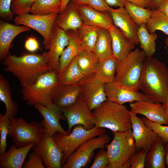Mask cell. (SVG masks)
Instances as JSON below:
<instances>
[{
    "label": "cell",
    "instance_id": "1",
    "mask_svg": "<svg viewBox=\"0 0 168 168\" xmlns=\"http://www.w3.org/2000/svg\"><path fill=\"white\" fill-rule=\"evenodd\" d=\"M2 64L3 70L16 77L22 87L33 85L41 75L50 71L46 52L26 53L19 56L9 54Z\"/></svg>",
    "mask_w": 168,
    "mask_h": 168
},
{
    "label": "cell",
    "instance_id": "2",
    "mask_svg": "<svg viewBox=\"0 0 168 168\" xmlns=\"http://www.w3.org/2000/svg\"><path fill=\"white\" fill-rule=\"evenodd\" d=\"M147 99L155 103L168 101V68L158 59L146 57L138 86Z\"/></svg>",
    "mask_w": 168,
    "mask_h": 168
},
{
    "label": "cell",
    "instance_id": "3",
    "mask_svg": "<svg viewBox=\"0 0 168 168\" xmlns=\"http://www.w3.org/2000/svg\"><path fill=\"white\" fill-rule=\"evenodd\" d=\"M92 112L96 128H107L112 132H122L131 129L130 111L123 105L108 100Z\"/></svg>",
    "mask_w": 168,
    "mask_h": 168
},
{
    "label": "cell",
    "instance_id": "4",
    "mask_svg": "<svg viewBox=\"0 0 168 168\" xmlns=\"http://www.w3.org/2000/svg\"><path fill=\"white\" fill-rule=\"evenodd\" d=\"M112 132L113 139L105 146L109 158L108 168H129L130 158L137 151L132 129Z\"/></svg>",
    "mask_w": 168,
    "mask_h": 168
},
{
    "label": "cell",
    "instance_id": "5",
    "mask_svg": "<svg viewBox=\"0 0 168 168\" xmlns=\"http://www.w3.org/2000/svg\"><path fill=\"white\" fill-rule=\"evenodd\" d=\"M146 56L142 50L136 48L119 61L114 82L130 89L139 90L143 63Z\"/></svg>",
    "mask_w": 168,
    "mask_h": 168
},
{
    "label": "cell",
    "instance_id": "6",
    "mask_svg": "<svg viewBox=\"0 0 168 168\" xmlns=\"http://www.w3.org/2000/svg\"><path fill=\"white\" fill-rule=\"evenodd\" d=\"M60 83L58 73L55 71L46 72L33 85L22 87L23 100L30 106L37 104L46 105L51 103L52 92Z\"/></svg>",
    "mask_w": 168,
    "mask_h": 168
},
{
    "label": "cell",
    "instance_id": "7",
    "mask_svg": "<svg viewBox=\"0 0 168 168\" xmlns=\"http://www.w3.org/2000/svg\"><path fill=\"white\" fill-rule=\"evenodd\" d=\"M105 132L104 128L95 127L91 129L87 130L82 125L78 124L74 126L72 132L68 135L55 133L52 137L63 153L62 166L68 157L85 141L91 138L102 135Z\"/></svg>",
    "mask_w": 168,
    "mask_h": 168
},
{
    "label": "cell",
    "instance_id": "8",
    "mask_svg": "<svg viewBox=\"0 0 168 168\" xmlns=\"http://www.w3.org/2000/svg\"><path fill=\"white\" fill-rule=\"evenodd\" d=\"M10 119L8 134L17 148L38 142L44 133L42 126L37 122L33 121L29 124L21 117Z\"/></svg>",
    "mask_w": 168,
    "mask_h": 168
},
{
    "label": "cell",
    "instance_id": "9",
    "mask_svg": "<svg viewBox=\"0 0 168 168\" xmlns=\"http://www.w3.org/2000/svg\"><path fill=\"white\" fill-rule=\"evenodd\" d=\"M110 140V137L105 133L89 139L68 157L62 168H81L86 166L93 157L94 151L104 148Z\"/></svg>",
    "mask_w": 168,
    "mask_h": 168
},
{
    "label": "cell",
    "instance_id": "10",
    "mask_svg": "<svg viewBox=\"0 0 168 168\" xmlns=\"http://www.w3.org/2000/svg\"><path fill=\"white\" fill-rule=\"evenodd\" d=\"M58 16L57 13L47 14L24 13L16 15L13 21L15 25H23L33 29L43 37V44L47 50L53 27Z\"/></svg>",
    "mask_w": 168,
    "mask_h": 168
},
{
    "label": "cell",
    "instance_id": "11",
    "mask_svg": "<svg viewBox=\"0 0 168 168\" xmlns=\"http://www.w3.org/2000/svg\"><path fill=\"white\" fill-rule=\"evenodd\" d=\"M61 109L67 121L68 134L72 127L77 125H82L87 130L95 127L96 121L93 113L81 94L73 105Z\"/></svg>",
    "mask_w": 168,
    "mask_h": 168
},
{
    "label": "cell",
    "instance_id": "12",
    "mask_svg": "<svg viewBox=\"0 0 168 168\" xmlns=\"http://www.w3.org/2000/svg\"><path fill=\"white\" fill-rule=\"evenodd\" d=\"M32 148L40 156L46 168H61L63 153L53 137L43 133Z\"/></svg>",
    "mask_w": 168,
    "mask_h": 168
},
{
    "label": "cell",
    "instance_id": "13",
    "mask_svg": "<svg viewBox=\"0 0 168 168\" xmlns=\"http://www.w3.org/2000/svg\"><path fill=\"white\" fill-rule=\"evenodd\" d=\"M78 84L81 89V94L91 111L108 100L105 84L96 80L94 73L84 77Z\"/></svg>",
    "mask_w": 168,
    "mask_h": 168
},
{
    "label": "cell",
    "instance_id": "14",
    "mask_svg": "<svg viewBox=\"0 0 168 168\" xmlns=\"http://www.w3.org/2000/svg\"><path fill=\"white\" fill-rule=\"evenodd\" d=\"M34 107L44 118L40 123L44 133L52 136L56 132L68 134V131L64 129L59 123L60 120H66L61 109L53 103L46 105L37 104Z\"/></svg>",
    "mask_w": 168,
    "mask_h": 168
},
{
    "label": "cell",
    "instance_id": "15",
    "mask_svg": "<svg viewBox=\"0 0 168 168\" xmlns=\"http://www.w3.org/2000/svg\"><path fill=\"white\" fill-rule=\"evenodd\" d=\"M70 37L67 33L55 23L53 27L50 42L46 52L50 71L59 72V58L63 50L68 45Z\"/></svg>",
    "mask_w": 168,
    "mask_h": 168
},
{
    "label": "cell",
    "instance_id": "16",
    "mask_svg": "<svg viewBox=\"0 0 168 168\" xmlns=\"http://www.w3.org/2000/svg\"><path fill=\"white\" fill-rule=\"evenodd\" d=\"M130 115L133 136L137 150L149 149L159 136L146 126L142 119L138 117L136 114L130 111Z\"/></svg>",
    "mask_w": 168,
    "mask_h": 168
},
{
    "label": "cell",
    "instance_id": "17",
    "mask_svg": "<svg viewBox=\"0 0 168 168\" xmlns=\"http://www.w3.org/2000/svg\"><path fill=\"white\" fill-rule=\"evenodd\" d=\"M109 13L113 24L118 28L125 37L135 45L139 44L138 32V27L124 7L113 9Z\"/></svg>",
    "mask_w": 168,
    "mask_h": 168
},
{
    "label": "cell",
    "instance_id": "18",
    "mask_svg": "<svg viewBox=\"0 0 168 168\" xmlns=\"http://www.w3.org/2000/svg\"><path fill=\"white\" fill-rule=\"evenodd\" d=\"M104 87L108 100L121 105L148 99L138 90L129 89L114 81L105 84Z\"/></svg>",
    "mask_w": 168,
    "mask_h": 168
},
{
    "label": "cell",
    "instance_id": "19",
    "mask_svg": "<svg viewBox=\"0 0 168 168\" xmlns=\"http://www.w3.org/2000/svg\"><path fill=\"white\" fill-rule=\"evenodd\" d=\"M130 106V111L132 113L142 115L155 123L168 125L161 103H155L147 99L131 103Z\"/></svg>",
    "mask_w": 168,
    "mask_h": 168
},
{
    "label": "cell",
    "instance_id": "20",
    "mask_svg": "<svg viewBox=\"0 0 168 168\" xmlns=\"http://www.w3.org/2000/svg\"><path fill=\"white\" fill-rule=\"evenodd\" d=\"M81 94V89L78 83L68 85L60 83L52 92V102L61 109L67 108L76 102Z\"/></svg>",
    "mask_w": 168,
    "mask_h": 168
},
{
    "label": "cell",
    "instance_id": "21",
    "mask_svg": "<svg viewBox=\"0 0 168 168\" xmlns=\"http://www.w3.org/2000/svg\"><path fill=\"white\" fill-rule=\"evenodd\" d=\"M30 28L26 26L13 25L0 20V60L3 61L9 54L11 44L14 39L22 32L29 31Z\"/></svg>",
    "mask_w": 168,
    "mask_h": 168
},
{
    "label": "cell",
    "instance_id": "22",
    "mask_svg": "<svg viewBox=\"0 0 168 168\" xmlns=\"http://www.w3.org/2000/svg\"><path fill=\"white\" fill-rule=\"evenodd\" d=\"M55 24L65 32L76 31L80 29L84 23L77 5L72 2L68 3L58 15Z\"/></svg>",
    "mask_w": 168,
    "mask_h": 168
},
{
    "label": "cell",
    "instance_id": "23",
    "mask_svg": "<svg viewBox=\"0 0 168 168\" xmlns=\"http://www.w3.org/2000/svg\"><path fill=\"white\" fill-rule=\"evenodd\" d=\"M77 6L84 24L108 29L113 24L111 17L108 12L97 10L86 5Z\"/></svg>",
    "mask_w": 168,
    "mask_h": 168
},
{
    "label": "cell",
    "instance_id": "24",
    "mask_svg": "<svg viewBox=\"0 0 168 168\" xmlns=\"http://www.w3.org/2000/svg\"><path fill=\"white\" fill-rule=\"evenodd\" d=\"M109 30L111 37L112 55L120 61L133 50L135 44L128 40L120 30L113 24Z\"/></svg>",
    "mask_w": 168,
    "mask_h": 168
},
{
    "label": "cell",
    "instance_id": "25",
    "mask_svg": "<svg viewBox=\"0 0 168 168\" xmlns=\"http://www.w3.org/2000/svg\"><path fill=\"white\" fill-rule=\"evenodd\" d=\"M35 143L24 147L17 148L13 144L6 152L0 156V168H21L28 153Z\"/></svg>",
    "mask_w": 168,
    "mask_h": 168
},
{
    "label": "cell",
    "instance_id": "26",
    "mask_svg": "<svg viewBox=\"0 0 168 168\" xmlns=\"http://www.w3.org/2000/svg\"><path fill=\"white\" fill-rule=\"evenodd\" d=\"M66 32L69 35L70 39L68 45L63 50L59 58V77L82 50L77 30Z\"/></svg>",
    "mask_w": 168,
    "mask_h": 168
},
{
    "label": "cell",
    "instance_id": "27",
    "mask_svg": "<svg viewBox=\"0 0 168 168\" xmlns=\"http://www.w3.org/2000/svg\"><path fill=\"white\" fill-rule=\"evenodd\" d=\"M119 62L113 55L100 59L94 73L95 78L104 84L114 81Z\"/></svg>",
    "mask_w": 168,
    "mask_h": 168
},
{
    "label": "cell",
    "instance_id": "28",
    "mask_svg": "<svg viewBox=\"0 0 168 168\" xmlns=\"http://www.w3.org/2000/svg\"><path fill=\"white\" fill-rule=\"evenodd\" d=\"M164 142L159 137L150 148L146 158L145 167L147 168H165V149Z\"/></svg>",
    "mask_w": 168,
    "mask_h": 168
},
{
    "label": "cell",
    "instance_id": "29",
    "mask_svg": "<svg viewBox=\"0 0 168 168\" xmlns=\"http://www.w3.org/2000/svg\"><path fill=\"white\" fill-rule=\"evenodd\" d=\"M0 100L5 105L4 117L9 118L15 117L17 114L18 105L12 99L8 82L1 75H0Z\"/></svg>",
    "mask_w": 168,
    "mask_h": 168
},
{
    "label": "cell",
    "instance_id": "30",
    "mask_svg": "<svg viewBox=\"0 0 168 168\" xmlns=\"http://www.w3.org/2000/svg\"><path fill=\"white\" fill-rule=\"evenodd\" d=\"M100 28L83 24L77 30L82 50L94 52L99 31Z\"/></svg>",
    "mask_w": 168,
    "mask_h": 168
},
{
    "label": "cell",
    "instance_id": "31",
    "mask_svg": "<svg viewBox=\"0 0 168 168\" xmlns=\"http://www.w3.org/2000/svg\"><path fill=\"white\" fill-rule=\"evenodd\" d=\"M77 57L78 66L85 77L94 73L99 59L94 52L81 50Z\"/></svg>",
    "mask_w": 168,
    "mask_h": 168
},
{
    "label": "cell",
    "instance_id": "32",
    "mask_svg": "<svg viewBox=\"0 0 168 168\" xmlns=\"http://www.w3.org/2000/svg\"><path fill=\"white\" fill-rule=\"evenodd\" d=\"M94 53L99 59L112 55L111 37L108 29H100Z\"/></svg>",
    "mask_w": 168,
    "mask_h": 168
},
{
    "label": "cell",
    "instance_id": "33",
    "mask_svg": "<svg viewBox=\"0 0 168 168\" xmlns=\"http://www.w3.org/2000/svg\"><path fill=\"white\" fill-rule=\"evenodd\" d=\"M138 35L140 48L144 52L147 57H152L156 51L157 34L155 32L149 33L145 24H143L138 27Z\"/></svg>",
    "mask_w": 168,
    "mask_h": 168
},
{
    "label": "cell",
    "instance_id": "34",
    "mask_svg": "<svg viewBox=\"0 0 168 168\" xmlns=\"http://www.w3.org/2000/svg\"><path fill=\"white\" fill-rule=\"evenodd\" d=\"M145 26L150 33L158 30L168 36V17L158 9L152 10L151 16Z\"/></svg>",
    "mask_w": 168,
    "mask_h": 168
},
{
    "label": "cell",
    "instance_id": "35",
    "mask_svg": "<svg viewBox=\"0 0 168 168\" xmlns=\"http://www.w3.org/2000/svg\"><path fill=\"white\" fill-rule=\"evenodd\" d=\"M62 0H35L30 12L35 14H47L60 12Z\"/></svg>",
    "mask_w": 168,
    "mask_h": 168
},
{
    "label": "cell",
    "instance_id": "36",
    "mask_svg": "<svg viewBox=\"0 0 168 168\" xmlns=\"http://www.w3.org/2000/svg\"><path fill=\"white\" fill-rule=\"evenodd\" d=\"M84 77L78 66L77 56L59 77L60 83L65 85L76 84Z\"/></svg>",
    "mask_w": 168,
    "mask_h": 168
},
{
    "label": "cell",
    "instance_id": "37",
    "mask_svg": "<svg viewBox=\"0 0 168 168\" xmlns=\"http://www.w3.org/2000/svg\"><path fill=\"white\" fill-rule=\"evenodd\" d=\"M124 7L138 27L142 24L146 23L152 13V10L133 5L126 1H125Z\"/></svg>",
    "mask_w": 168,
    "mask_h": 168
},
{
    "label": "cell",
    "instance_id": "38",
    "mask_svg": "<svg viewBox=\"0 0 168 168\" xmlns=\"http://www.w3.org/2000/svg\"><path fill=\"white\" fill-rule=\"evenodd\" d=\"M10 118L5 117L2 113L0 114V155L4 153L7 146V137L8 134Z\"/></svg>",
    "mask_w": 168,
    "mask_h": 168
},
{
    "label": "cell",
    "instance_id": "39",
    "mask_svg": "<svg viewBox=\"0 0 168 168\" xmlns=\"http://www.w3.org/2000/svg\"><path fill=\"white\" fill-rule=\"evenodd\" d=\"M35 0H12L10 8L16 15L30 12V8Z\"/></svg>",
    "mask_w": 168,
    "mask_h": 168
},
{
    "label": "cell",
    "instance_id": "40",
    "mask_svg": "<svg viewBox=\"0 0 168 168\" xmlns=\"http://www.w3.org/2000/svg\"><path fill=\"white\" fill-rule=\"evenodd\" d=\"M142 119L145 125L153 130L164 143H168V126L155 123L145 117H143Z\"/></svg>",
    "mask_w": 168,
    "mask_h": 168
},
{
    "label": "cell",
    "instance_id": "41",
    "mask_svg": "<svg viewBox=\"0 0 168 168\" xmlns=\"http://www.w3.org/2000/svg\"><path fill=\"white\" fill-rule=\"evenodd\" d=\"M149 149L137 150L131 156L129 168H143L145 167L146 158Z\"/></svg>",
    "mask_w": 168,
    "mask_h": 168
},
{
    "label": "cell",
    "instance_id": "42",
    "mask_svg": "<svg viewBox=\"0 0 168 168\" xmlns=\"http://www.w3.org/2000/svg\"><path fill=\"white\" fill-rule=\"evenodd\" d=\"M109 164V158L107 151L103 148L96 154L93 162L90 168H108Z\"/></svg>",
    "mask_w": 168,
    "mask_h": 168
},
{
    "label": "cell",
    "instance_id": "43",
    "mask_svg": "<svg viewBox=\"0 0 168 168\" xmlns=\"http://www.w3.org/2000/svg\"><path fill=\"white\" fill-rule=\"evenodd\" d=\"M43 162L39 153L33 151L29 154L28 160L24 162L23 166L24 168H44Z\"/></svg>",
    "mask_w": 168,
    "mask_h": 168
},
{
    "label": "cell",
    "instance_id": "44",
    "mask_svg": "<svg viewBox=\"0 0 168 168\" xmlns=\"http://www.w3.org/2000/svg\"><path fill=\"white\" fill-rule=\"evenodd\" d=\"M12 0H0V16L3 20L9 21L14 15L10 8Z\"/></svg>",
    "mask_w": 168,
    "mask_h": 168
},
{
    "label": "cell",
    "instance_id": "45",
    "mask_svg": "<svg viewBox=\"0 0 168 168\" xmlns=\"http://www.w3.org/2000/svg\"><path fill=\"white\" fill-rule=\"evenodd\" d=\"M85 5L97 10L108 13L113 9L107 4L105 0H88Z\"/></svg>",
    "mask_w": 168,
    "mask_h": 168
},
{
    "label": "cell",
    "instance_id": "46",
    "mask_svg": "<svg viewBox=\"0 0 168 168\" xmlns=\"http://www.w3.org/2000/svg\"><path fill=\"white\" fill-rule=\"evenodd\" d=\"M24 47L27 51L34 53L40 49L38 41L35 37L31 36L25 41Z\"/></svg>",
    "mask_w": 168,
    "mask_h": 168
},
{
    "label": "cell",
    "instance_id": "47",
    "mask_svg": "<svg viewBox=\"0 0 168 168\" xmlns=\"http://www.w3.org/2000/svg\"><path fill=\"white\" fill-rule=\"evenodd\" d=\"M133 5L145 8L149 7L150 0H125Z\"/></svg>",
    "mask_w": 168,
    "mask_h": 168
},
{
    "label": "cell",
    "instance_id": "48",
    "mask_svg": "<svg viewBox=\"0 0 168 168\" xmlns=\"http://www.w3.org/2000/svg\"><path fill=\"white\" fill-rule=\"evenodd\" d=\"M107 4L110 7H124L125 0H105Z\"/></svg>",
    "mask_w": 168,
    "mask_h": 168
},
{
    "label": "cell",
    "instance_id": "49",
    "mask_svg": "<svg viewBox=\"0 0 168 168\" xmlns=\"http://www.w3.org/2000/svg\"><path fill=\"white\" fill-rule=\"evenodd\" d=\"M157 9L162 12L168 17V0H162Z\"/></svg>",
    "mask_w": 168,
    "mask_h": 168
},
{
    "label": "cell",
    "instance_id": "50",
    "mask_svg": "<svg viewBox=\"0 0 168 168\" xmlns=\"http://www.w3.org/2000/svg\"><path fill=\"white\" fill-rule=\"evenodd\" d=\"M150 3L149 8L152 10L157 9L162 0H150Z\"/></svg>",
    "mask_w": 168,
    "mask_h": 168
},
{
    "label": "cell",
    "instance_id": "51",
    "mask_svg": "<svg viewBox=\"0 0 168 168\" xmlns=\"http://www.w3.org/2000/svg\"><path fill=\"white\" fill-rule=\"evenodd\" d=\"M162 105L166 117L168 121V101L165 103L162 104Z\"/></svg>",
    "mask_w": 168,
    "mask_h": 168
},
{
    "label": "cell",
    "instance_id": "52",
    "mask_svg": "<svg viewBox=\"0 0 168 168\" xmlns=\"http://www.w3.org/2000/svg\"><path fill=\"white\" fill-rule=\"evenodd\" d=\"M72 2L77 5H85L88 0H71Z\"/></svg>",
    "mask_w": 168,
    "mask_h": 168
},
{
    "label": "cell",
    "instance_id": "53",
    "mask_svg": "<svg viewBox=\"0 0 168 168\" xmlns=\"http://www.w3.org/2000/svg\"><path fill=\"white\" fill-rule=\"evenodd\" d=\"M165 149V162L167 165V167L168 168V143H167Z\"/></svg>",
    "mask_w": 168,
    "mask_h": 168
},
{
    "label": "cell",
    "instance_id": "54",
    "mask_svg": "<svg viewBox=\"0 0 168 168\" xmlns=\"http://www.w3.org/2000/svg\"><path fill=\"white\" fill-rule=\"evenodd\" d=\"M69 1L70 0H62V5L60 12L63 11L65 9L69 3Z\"/></svg>",
    "mask_w": 168,
    "mask_h": 168
}]
</instances>
